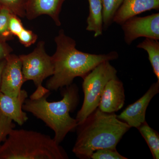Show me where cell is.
<instances>
[{
	"label": "cell",
	"instance_id": "obj_1",
	"mask_svg": "<svg viewBox=\"0 0 159 159\" xmlns=\"http://www.w3.org/2000/svg\"><path fill=\"white\" fill-rule=\"evenodd\" d=\"M54 41L57 48L51 56L54 74L46 84L49 91H57L70 85L76 77L83 78L101 63L119 57V54L115 51L97 54L79 51L76 48V41L66 35L62 29L60 30Z\"/></svg>",
	"mask_w": 159,
	"mask_h": 159
},
{
	"label": "cell",
	"instance_id": "obj_2",
	"mask_svg": "<svg viewBox=\"0 0 159 159\" xmlns=\"http://www.w3.org/2000/svg\"><path fill=\"white\" fill-rule=\"evenodd\" d=\"M130 128L115 113H107L97 108L77 125L72 152L78 158L89 159L99 149H116L120 140Z\"/></svg>",
	"mask_w": 159,
	"mask_h": 159
},
{
	"label": "cell",
	"instance_id": "obj_3",
	"mask_svg": "<svg viewBox=\"0 0 159 159\" xmlns=\"http://www.w3.org/2000/svg\"><path fill=\"white\" fill-rule=\"evenodd\" d=\"M66 87L60 101L49 102L47 99L49 93L38 99L27 98L22 106L23 110L42 120L54 132V140L59 144L78 125L77 119L70 114L79 102L78 88L73 84Z\"/></svg>",
	"mask_w": 159,
	"mask_h": 159
},
{
	"label": "cell",
	"instance_id": "obj_4",
	"mask_svg": "<svg viewBox=\"0 0 159 159\" xmlns=\"http://www.w3.org/2000/svg\"><path fill=\"white\" fill-rule=\"evenodd\" d=\"M63 148L50 136L13 129L0 146V159H67Z\"/></svg>",
	"mask_w": 159,
	"mask_h": 159
},
{
	"label": "cell",
	"instance_id": "obj_5",
	"mask_svg": "<svg viewBox=\"0 0 159 159\" xmlns=\"http://www.w3.org/2000/svg\"><path fill=\"white\" fill-rule=\"evenodd\" d=\"M117 74L116 69L107 61L99 64L83 78L84 99L76 118L78 125L97 108L106 84L111 80L118 78Z\"/></svg>",
	"mask_w": 159,
	"mask_h": 159
},
{
	"label": "cell",
	"instance_id": "obj_6",
	"mask_svg": "<svg viewBox=\"0 0 159 159\" xmlns=\"http://www.w3.org/2000/svg\"><path fill=\"white\" fill-rule=\"evenodd\" d=\"M22 63V70L25 81L32 80L36 89L30 97L36 99L50 93L48 89L42 85L43 80L54 74L52 57L47 54L45 42L41 41L31 53L19 56Z\"/></svg>",
	"mask_w": 159,
	"mask_h": 159
},
{
	"label": "cell",
	"instance_id": "obj_7",
	"mask_svg": "<svg viewBox=\"0 0 159 159\" xmlns=\"http://www.w3.org/2000/svg\"><path fill=\"white\" fill-rule=\"evenodd\" d=\"M122 26L127 45L140 37L159 40V13L144 16H135L125 21Z\"/></svg>",
	"mask_w": 159,
	"mask_h": 159
},
{
	"label": "cell",
	"instance_id": "obj_8",
	"mask_svg": "<svg viewBox=\"0 0 159 159\" xmlns=\"http://www.w3.org/2000/svg\"><path fill=\"white\" fill-rule=\"evenodd\" d=\"M2 74L0 92L11 97H16L25 82L22 70L21 61L19 56L9 54Z\"/></svg>",
	"mask_w": 159,
	"mask_h": 159
},
{
	"label": "cell",
	"instance_id": "obj_9",
	"mask_svg": "<svg viewBox=\"0 0 159 159\" xmlns=\"http://www.w3.org/2000/svg\"><path fill=\"white\" fill-rule=\"evenodd\" d=\"M159 93V81L153 83L141 98L129 105L119 116L118 119L131 128H138L145 121L146 110L152 99Z\"/></svg>",
	"mask_w": 159,
	"mask_h": 159
},
{
	"label": "cell",
	"instance_id": "obj_10",
	"mask_svg": "<svg viewBox=\"0 0 159 159\" xmlns=\"http://www.w3.org/2000/svg\"><path fill=\"white\" fill-rule=\"evenodd\" d=\"M125 101L123 83L118 78H114L106 84L98 107L104 112L113 113L122 109Z\"/></svg>",
	"mask_w": 159,
	"mask_h": 159
},
{
	"label": "cell",
	"instance_id": "obj_11",
	"mask_svg": "<svg viewBox=\"0 0 159 159\" xmlns=\"http://www.w3.org/2000/svg\"><path fill=\"white\" fill-rule=\"evenodd\" d=\"M28 97V93L25 89H22L16 97H11L0 92V112L21 126L29 119L22 108Z\"/></svg>",
	"mask_w": 159,
	"mask_h": 159
},
{
	"label": "cell",
	"instance_id": "obj_12",
	"mask_svg": "<svg viewBox=\"0 0 159 159\" xmlns=\"http://www.w3.org/2000/svg\"><path fill=\"white\" fill-rule=\"evenodd\" d=\"M65 0H28L25 16L34 19L43 15L49 16L57 26L61 25L59 15Z\"/></svg>",
	"mask_w": 159,
	"mask_h": 159
},
{
	"label": "cell",
	"instance_id": "obj_13",
	"mask_svg": "<svg viewBox=\"0 0 159 159\" xmlns=\"http://www.w3.org/2000/svg\"><path fill=\"white\" fill-rule=\"evenodd\" d=\"M159 9V0H124L115 14L113 22L121 25L142 12Z\"/></svg>",
	"mask_w": 159,
	"mask_h": 159
},
{
	"label": "cell",
	"instance_id": "obj_14",
	"mask_svg": "<svg viewBox=\"0 0 159 159\" xmlns=\"http://www.w3.org/2000/svg\"><path fill=\"white\" fill-rule=\"evenodd\" d=\"M89 12L87 19L86 30L93 31L94 37L102 35L103 31V18L101 0H88Z\"/></svg>",
	"mask_w": 159,
	"mask_h": 159
},
{
	"label": "cell",
	"instance_id": "obj_15",
	"mask_svg": "<svg viewBox=\"0 0 159 159\" xmlns=\"http://www.w3.org/2000/svg\"><path fill=\"white\" fill-rule=\"evenodd\" d=\"M137 48L145 50L148 53L153 73L159 81V42L158 40L150 38H145L140 43Z\"/></svg>",
	"mask_w": 159,
	"mask_h": 159
},
{
	"label": "cell",
	"instance_id": "obj_16",
	"mask_svg": "<svg viewBox=\"0 0 159 159\" xmlns=\"http://www.w3.org/2000/svg\"><path fill=\"white\" fill-rule=\"evenodd\" d=\"M148 144L153 159H159V135L145 122L138 128Z\"/></svg>",
	"mask_w": 159,
	"mask_h": 159
},
{
	"label": "cell",
	"instance_id": "obj_17",
	"mask_svg": "<svg viewBox=\"0 0 159 159\" xmlns=\"http://www.w3.org/2000/svg\"><path fill=\"white\" fill-rule=\"evenodd\" d=\"M124 0H101L102 6L103 29H107L113 22L115 14Z\"/></svg>",
	"mask_w": 159,
	"mask_h": 159
},
{
	"label": "cell",
	"instance_id": "obj_18",
	"mask_svg": "<svg viewBox=\"0 0 159 159\" xmlns=\"http://www.w3.org/2000/svg\"><path fill=\"white\" fill-rule=\"evenodd\" d=\"M28 0H0L1 7L8 9L19 17L25 16L26 7Z\"/></svg>",
	"mask_w": 159,
	"mask_h": 159
},
{
	"label": "cell",
	"instance_id": "obj_19",
	"mask_svg": "<svg viewBox=\"0 0 159 159\" xmlns=\"http://www.w3.org/2000/svg\"><path fill=\"white\" fill-rule=\"evenodd\" d=\"M8 9L2 7L0 10V38L4 39H11L13 38L9 30V20L11 14Z\"/></svg>",
	"mask_w": 159,
	"mask_h": 159
},
{
	"label": "cell",
	"instance_id": "obj_20",
	"mask_svg": "<svg viewBox=\"0 0 159 159\" xmlns=\"http://www.w3.org/2000/svg\"><path fill=\"white\" fill-rule=\"evenodd\" d=\"M15 127V124L12 120L0 112V146Z\"/></svg>",
	"mask_w": 159,
	"mask_h": 159
},
{
	"label": "cell",
	"instance_id": "obj_21",
	"mask_svg": "<svg viewBox=\"0 0 159 159\" xmlns=\"http://www.w3.org/2000/svg\"><path fill=\"white\" fill-rule=\"evenodd\" d=\"M93 159H127L126 157L121 155L116 149L102 148L94 152L91 155Z\"/></svg>",
	"mask_w": 159,
	"mask_h": 159
},
{
	"label": "cell",
	"instance_id": "obj_22",
	"mask_svg": "<svg viewBox=\"0 0 159 159\" xmlns=\"http://www.w3.org/2000/svg\"><path fill=\"white\" fill-rule=\"evenodd\" d=\"M17 37L21 44L29 48L36 42L38 35L31 30L24 28Z\"/></svg>",
	"mask_w": 159,
	"mask_h": 159
},
{
	"label": "cell",
	"instance_id": "obj_23",
	"mask_svg": "<svg viewBox=\"0 0 159 159\" xmlns=\"http://www.w3.org/2000/svg\"><path fill=\"white\" fill-rule=\"evenodd\" d=\"M9 28L12 35L16 37L25 28L19 16L14 14H11L9 19Z\"/></svg>",
	"mask_w": 159,
	"mask_h": 159
},
{
	"label": "cell",
	"instance_id": "obj_24",
	"mask_svg": "<svg viewBox=\"0 0 159 159\" xmlns=\"http://www.w3.org/2000/svg\"><path fill=\"white\" fill-rule=\"evenodd\" d=\"M12 51V49L6 43L0 41V61L6 59Z\"/></svg>",
	"mask_w": 159,
	"mask_h": 159
},
{
	"label": "cell",
	"instance_id": "obj_25",
	"mask_svg": "<svg viewBox=\"0 0 159 159\" xmlns=\"http://www.w3.org/2000/svg\"><path fill=\"white\" fill-rule=\"evenodd\" d=\"M6 59L0 61V89H1L2 74L3 69L5 67V65H6Z\"/></svg>",
	"mask_w": 159,
	"mask_h": 159
},
{
	"label": "cell",
	"instance_id": "obj_26",
	"mask_svg": "<svg viewBox=\"0 0 159 159\" xmlns=\"http://www.w3.org/2000/svg\"><path fill=\"white\" fill-rule=\"evenodd\" d=\"M1 9H2V7H1V5H0V10H1Z\"/></svg>",
	"mask_w": 159,
	"mask_h": 159
}]
</instances>
